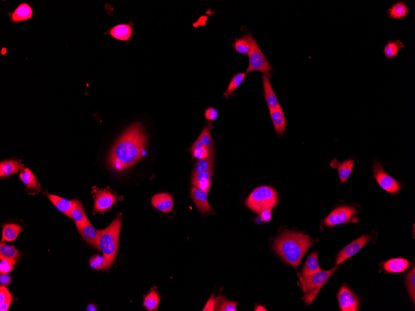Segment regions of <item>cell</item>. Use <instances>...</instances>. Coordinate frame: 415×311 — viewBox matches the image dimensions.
Segmentation results:
<instances>
[{"label": "cell", "instance_id": "6da1fadb", "mask_svg": "<svg viewBox=\"0 0 415 311\" xmlns=\"http://www.w3.org/2000/svg\"><path fill=\"white\" fill-rule=\"evenodd\" d=\"M148 144V135L143 126L134 123L116 140L109 154V167L122 172L132 167L143 157Z\"/></svg>", "mask_w": 415, "mask_h": 311}, {"label": "cell", "instance_id": "7a4b0ae2", "mask_svg": "<svg viewBox=\"0 0 415 311\" xmlns=\"http://www.w3.org/2000/svg\"><path fill=\"white\" fill-rule=\"evenodd\" d=\"M313 242L314 240L309 235L287 231L282 233L275 240L274 249L286 263L297 268Z\"/></svg>", "mask_w": 415, "mask_h": 311}, {"label": "cell", "instance_id": "3957f363", "mask_svg": "<svg viewBox=\"0 0 415 311\" xmlns=\"http://www.w3.org/2000/svg\"><path fill=\"white\" fill-rule=\"evenodd\" d=\"M122 220V214L118 213L110 225L100 232L99 249L104 257V270L111 267L117 255Z\"/></svg>", "mask_w": 415, "mask_h": 311}, {"label": "cell", "instance_id": "277c9868", "mask_svg": "<svg viewBox=\"0 0 415 311\" xmlns=\"http://www.w3.org/2000/svg\"><path fill=\"white\" fill-rule=\"evenodd\" d=\"M278 196L272 187L261 186L254 189L246 201L247 207L260 214L263 210L272 209L278 203Z\"/></svg>", "mask_w": 415, "mask_h": 311}, {"label": "cell", "instance_id": "5b68a950", "mask_svg": "<svg viewBox=\"0 0 415 311\" xmlns=\"http://www.w3.org/2000/svg\"><path fill=\"white\" fill-rule=\"evenodd\" d=\"M337 269V266H335L332 270L328 271L321 270L310 275H299L300 285L304 293V299L307 305H310L313 302L321 287L326 285Z\"/></svg>", "mask_w": 415, "mask_h": 311}, {"label": "cell", "instance_id": "8992f818", "mask_svg": "<svg viewBox=\"0 0 415 311\" xmlns=\"http://www.w3.org/2000/svg\"><path fill=\"white\" fill-rule=\"evenodd\" d=\"M250 42L251 50L249 53V65L245 73L249 74L252 72H260L262 74L270 77V72L273 70L266 57L263 54L256 40L251 34H248Z\"/></svg>", "mask_w": 415, "mask_h": 311}, {"label": "cell", "instance_id": "52a82bcc", "mask_svg": "<svg viewBox=\"0 0 415 311\" xmlns=\"http://www.w3.org/2000/svg\"><path fill=\"white\" fill-rule=\"evenodd\" d=\"M92 193L95 201L93 207L95 214L108 211L116 203L123 200L122 197H119L109 187L104 189L93 187Z\"/></svg>", "mask_w": 415, "mask_h": 311}, {"label": "cell", "instance_id": "ba28073f", "mask_svg": "<svg viewBox=\"0 0 415 311\" xmlns=\"http://www.w3.org/2000/svg\"><path fill=\"white\" fill-rule=\"evenodd\" d=\"M356 213V209L353 207H340L331 212L324 220L323 223L326 226L332 227L347 223H358Z\"/></svg>", "mask_w": 415, "mask_h": 311}, {"label": "cell", "instance_id": "9c48e42d", "mask_svg": "<svg viewBox=\"0 0 415 311\" xmlns=\"http://www.w3.org/2000/svg\"><path fill=\"white\" fill-rule=\"evenodd\" d=\"M372 168L374 178L382 189L391 194L399 192L401 189L399 183L390 175L387 174L381 163L375 161Z\"/></svg>", "mask_w": 415, "mask_h": 311}, {"label": "cell", "instance_id": "30bf717a", "mask_svg": "<svg viewBox=\"0 0 415 311\" xmlns=\"http://www.w3.org/2000/svg\"><path fill=\"white\" fill-rule=\"evenodd\" d=\"M370 239H371L370 236L365 235L354 240L350 244L347 245L337 255L336 265H339V264L344 262V261L358 253L366 244L370 241Z\"/></svg>", "mask_w": 415, "mask_h": 311}, {"label": "cell", "instance_id": "8fae6325", "mask_svg": "<svg viewBox=\"0 0 415 311\" xmlns=\"http://www.w3.org/2000/svg\"><path fill=\"white\" fill-rule=\"evenodd\" d=\"M340 308L343 311H356L358 310L359 301L355 294L347 288L346 286H342L338 293Z\"/></svg>", "mask_w": 415, "mask_h": 311}, {"label": "cell", "instance_id": "7c38bea8", "mask_svg": "<svg viewBox=\"0 0 415 311\" xmlns=\"http://www.w3.org/2000/svg\"><path fill=\"white\" fill-rule=\"evenodd\" d=\"M191 197L199 211L202 214H207L213 211L209 204L208 193L195 187L191 189Z\"/></svg>", "mask_w": 415, "mask_h": 311}, {"label": "cell", "instance_id": "4fadbf2b", "mask_svg": "<svg viewBox=\"0 0 415 311\" xmlns=\"http://www.w3.org/2000/svg\"><path fill=\"white\" fill-rule=\"evenodd\" d=\"M213 168L208 171L192 173V183L193 187L208 193L213 179Z\"/></svg>", "mask_w": 415, "mask_h": 311}, {"label": "cell", "instance_id": "5bb4252c", "mask_svg": "<svg viewBox=\"0 0 415 311\" xmlns=\"http://www.w3.org/2000/svg\"><path fill=\"white\" fill-rule=\"evenodd\" d=\"M78 229L79 233L88 244L99 249V240L101 231L93 228L89 221Z\"/></svg>", "mask_w": 415, "mask_h": 311}, {"label": "cell", "instance_id": "9a60e30c", "mask_svg": "<svg viewBox=\"0 0 415 311\" xmlns=\"http://www.w3.org/2000/svg\"><path fill=\"white\" fill-rule=\"evenodd\" d=\"M153 207L164 213L171 212L174 207L173 198L166 193H158L155 195L151 200Z\"/></svg>", "mask_w": 415, "mask_h": 311}, {"label": "cell", "instance_id": "2e32d148", "mask_svg": "<svg viewBox=\"0 0 415 311\" xmlns=\"http://www.w3.org/2000/svg\"><path fill=\"white\" fill-rule=\"evenodd\" d=\"M262 83L265 102L270 111H271L278 107L280 104L279 100L270 84V77L267 76L266 75L262 74Z\"/></svg>", "mask_w": 415, "mask_h": 311}, {"label": "cell", "instance_id": "e0dca14e", "mask_svg": "<svg viewBox=\"0 0 415 311\" xmlns=\"http://www.w3.org/2000/svg\"><path fill=\"white\" fill-rule=\"evenodd\" d=\"M354 160L349 159L344 162H339L337 159H334L331 162V167L337 169L339 173L340 180L342 183H345L349 179L353 171L354 167Z\"/></svg>", "mask_w": 415, "mask_h": 311}, {"label": "cell", "instance_id": "ac0fdd59", "mask_svg": "<svg viewBox=\"0 0 415 311\" xmlns=\"http://www.w3.org/2000/svg\"><path fill=\"white\" fill-rule=\"evenodd\" d=\"M270 113L277 134L283 135L286 131V123L285 114L281 105L279 104L277 108L270 111Z\"/></svg>", "mask_w": 415, "mask_h": 311}, {"label": "cell", "instance_id": "d6986e66", "mask_svg": "<svg viewBox=\"0 0 415 311\" xmlns=\"http://www.w3.org/2000/svg\"><path fill=\"white\" fill-rule=\"evenodd\" d=\"M20 179L32 195L40 192L41 185L36 177L28 168H25L20 175Z\"/></svg>", "mask_w": 415, "mask_h": 311}, {"label": "cell", "instance_id": "ffe728a7", "mask_svg": "<svg viewBox=\"0 0 415 311\" xmlns=\"http://www.w3.org/2000/svg\"><path fill=\"white\" fill-rule=\"evenodd\" d=\"M25 169L24 165L20 160H9L0 163V177H8Z\"/></svg>", "mask_w": 415, "mask_h": 311}, {"label": "cell", "instance_id": "44dd1931", "mask_svg": "<svg viewBox=\"0 0 415 311\" xmlns=\"http://www.w3.org/2000/svg\"><path fill=\"white\" fill-rule=\"evenodd\" d=\"M48 197L58 210L71 218V212L75 204V200H67L66 199L50 194L48 195Z\"/></svg>", "mask_w": 415, "mask_h": 311}, {"label": "cell", "instance_id": "7402d4cb", "mask_svg": "<svg viewBox=\"0 0 415 311\" xmlns=\"http://www.w3.org/2000/svg\"><path fill=\"white\" fill-rule=\"evenodd\" d=\"M33 15V11L31 6L27 3L21 4L11 15V21L12 23L22 22L29 20Z\"/></svg>", "mask_w": 415, "mask_h": 311}, {"label": "cell", "instance_id": "603a6c76", "mask_svg": "<svg viewBox=\"0 0 415 311\" xmlns=\"http://www.w3.org/2000/svg\"><path fill=\"white\" fill-rule=\"evenodd\" d=\"M71 218L75 222L78 228L84 225L88 221L83 205L79 201L75 200V204L71 212Z\"/></svg>", "mask_w": 415, "mask_h": 311}, {"label": "cell", "instance_id": "cb8c5ba5", "mask_svg": "<svg viewBox=\"0 0 415 311\" xmlns=\"http://www.w3.org/2000/svg\"><path fill=\"white\" fill-rule=\"evenodd\" d=\"M409 12V8L404 1H398L387 10V14L391 20H402L406 17Z\"/></svg>", "mask_w": 415, "mask_h": 311}, {"label": "cell", "instance_id": "d4e9b609", "mask_svg": "<svg viewBox=\"0 0 415 311\" xmlns=\"http://www.w3.org/2000/svg\"><path fill=\"white\" fill-rule=\"evenodd\" d=\"M109 33L116 39L127 41L130 38L132 33V27L130 25H119L111 28Z\"/></svg>", "mask_w": 415, "mask_h": 311}, {"label": "cell", "instance_id": "484cf974", "mask_svg": "<svg viewBox=\"0 0 415 311\" xmlns=\"http://www.w3.org/2000/svg\"><path fill=\"white\" fill-rule=\"evenodd\" d=\"M409 261L403 259H390L384 264V269L390 273H401L405 272L409 267Z\"/></svg>", "mask_w": 415, "mask_h": 311}, {"label": "cell", "instance_id": "4316f807", "mask_svg": "<svg viewBox=\"0 0 415 311\" xmlns=\"http://www.w3.org/2000/svg\"><path fill=\"white\" fill-rule=\"evenodd\" d=\"M321 270L319 266L318 256L317 252L310 254L300 275L304 276L314 274Z\"/></svg>", "mask_w": 415, "mask_h": 311}, {"label": "cell", "instance_id": "83f0119b", "mask_svg": "<svg viewBox=\"0 0 415 311\" xmlns=\"http://www.w3.org/2000/svg\"><path fill=\"white\" fill-rule=\"evenodd\" d=\"M214 149L212 150L210 154L206 158L200 159L195 163L192 173L202 172L208 171L213 168L214 164Z\"/></svg>", "mask_w": 415, "mask_h": 311}, {"label": "cell", "instance_id": "f1b7e54d", "mask_svg": "<svg viewBox=\"0 0 415 311\" xmlns=\"http://www.w3.org/2000/svg\"><path fill=\"white\" fill-rule=\"evenodd\" d=\"M160 296L156 287H152L148 295L144 298L143 305L146 310L149 311L158 310L159 305Z\"/></svg>", "mask_w": 415, "mask_h": 311}, {"label": "cell", "instance_id": "f546056e", "mask_svg": "<svg viewBox=\"0 0 415 311\" xmlns=\"http://www.w3.org/2000/svg\"><path fill=\"white\" fill-rule=\"evenodd\" d=\"M404 44L397 40V41H389L384 46V53L388 58H393L397 56L400 51L404 48Z\"/></svg>", "mask_w": 415, "mask_h": 311}, {"label": "cell", "instance_id": "4dcf8cb0", "mask_svg": "<svg viewBox=\"0 0 415 311\" xmlns=\"http://www.w3.org/2000/svg\"><path fill=\"white\" fill-rule=\"evenodd\" d=\"M22 231V228L20 226L15 224H5L3 228V238L2 240H6L8 242H12L18 237L19 234Z\"/></svg>", "mask_w": 415, "mask_h": 311}, {"label": "cell", "instance_id": "1f68e13d", "mask_svg": "<svg viewBox=\"0 0 415 311\" xmlns=\"http://www.w3.org/2000/svg\"><path fill=\"white\" fill-rule=\"evenodd\" d=\"M18 257V250L15 247L1 243L0 245V259H9L15 265Z\"/></svg>", "mask_w": 415, "mask_h": 311}, {"label": "cell", "instance_id": "d6a6232c", "mask_svg": "<svg viewBox=\"0 0 415 311\" xmlns=\"http://www.w3.org/2000/svg\"><path fill=\"white\" fill-rule=\"evenodd\" d=\"M214 148L208 149L202 144L200 140L197 139L192 145L190 149V153L192 154V157L197 158L198 160L207 157L211 153V151Z\"/></svg>", "mask_w": 415, "mask_h": 311}, {"label": "cell", "instance_id": "836d02e7", "mask_svg": "<svg viewBox=\"0 0 415 311\" xmlns=\"http://www.w3.org/2000/svg\"><path fill=\"white\" fill-rule=\"evenodd\" d=\"M246 77V73H239L234 75L232 80H231L228 87L226 89V92L224 93V97L229 98L233 96V93L239 86L243 82Z\"/></svg>", "mask_w": 415, "mask_h": 311}, {"label": "cell", "instance_id": "e575fe53", "mask_svg": "<svg viewBox=\"0 0 415 311\" xmlns=\"http://www.w3.org/2000/svg\"><path fill=\"white\" fill-rule=\"evenodd\" d=\"M215 310L218 311H236V306L238 303L226 299L222 296H218L216 299Z\"/></svg>", "mask_w": 415, "mask_h": 311}, {"label": "cell", "instance_id": "d590c367", "mask_svg": "<svg viewBox=\"0 0 415 311\" xmlns=\"http://www.w3.org/2000/svg\"><path fill=\"white\" fill-rule=\"evenodd\" d=\"M233 46L237 52L241 54H249L251 50V45L248 34L246 36L235 39Z\"/></svg>", "mask_w": 415, "mask_h": 311}, {"label": "cell", "instance_id": "8d00e7d4", "mask_svg": "<svg viewBox=\"0 0 415 311\" xmlns=\"http://www.w3.org/2000/svg\"><path fill=\"white\" fill-rule=\"evenodd\" d=\"M13 297L4 285L0 287V311H7L9 310Z\"/></svg>", "mask_w": 415, "mask_h": 311}, {"label": "cell", "instance_id": "74e56055", "mask_svg": "<svg viewBox=\"0 0 415 311\" xmlns=\"http://www.w3.org/2000/svg\"><path fill=\"white\" fill-rule=\"evenodd\" d=\"M213 126L211 122L209 123L202 130L201 134L198 137L205 147L208 149L214 148L213 139L211 136L210 131L213 130Z\"/></svg>", "mask_w": 415, "mask_h": 311}, {"label": "cell", "instance_id": "f35d334b", "mask_svg": "<svg viewBox=\"0 0 415 311\" xmlns=\"http://www.w3.org/2000/svg\"><path fill=\"white\" fill-rule=\"evenodd\" d=\"M408 289L413 302L415 299V266L410 271L406 278Z\"/></svg>", "mask_w": 415, "mask_h": 311}, {"label": "cell", "instance_id": "ab89813d", "mask_svg": "<svg viewBox=\"0 0 415 311\" xmlns=\"http://www.w3.org/2000/svg\"><path fill=\"white\" fill-rule=\"evenodd\" d=\"M90 265L91 267L94 268L96 270H100L102 268L104 269V256H100V255H96V256L92 257L90 259Z\"/></svg>", "mask_w": 415, "mask_h": 311}, {"label": "cell", "instance_id": "60d3db41", "mask_svg": "<svg viewBox=\"0 0 415 311\" xmlns=\"http://www.w3.org/2000/svg\"><path fill=\"white\" fill-rule=\"evenodd\" d=\"M14 264L7 259H1L0 262V273L1 275L8 274L12 270Z\"/></svg>", "mask_w": 415, "mask_h": 311}, {"label": "cell", "instance_id": "b9f144b4", "mask_svg": "<svg viewBox=\"0 0 415 311\" xmlns=\"http://www.w3.org/2000/svg\"><path fill=\"white\" fill-rule=\"evenodd\" d=\"M218 116V113L215 108L213 107H209L206 110L205 113V118L209 121L216 120Z\"/></svg>", "mask_w": 415, "mask_h": 311}, {"label": "cell", "instance_id": "7bdbcfd3", "mask_svg": "<svg viewBox=\"0 0 415 311\" xmlns=\"http://www.w3.org/2000/svg\"><path fill=\"white\" fill-rule=\"evenodd\" d=\"M216 305V299L214 298V294H212L210 297V298H209L208 301L206 306H205V308L203 309V311H214V310H215Z\"/></svg>", "mask_w": 415, "mask_h": 311}, {"label": "cell", "instance_id": "ee69618b", "mask_svg": "<svg viewBox=\"0 0 415 311\" xmlns=\"http://www.w3.org/2000/svg\"><path fill=\"white\" fill-rule=\"evenodd\" d=\"M271 209H266L263 210L261 212L260 217L261 219L263 222H269L272 219V212Z\"/></svg>", "mask_w": 415, "mask_h": 311}, {"label": "cell", "instance_id": "f6af8a7d", "mask_svg": "<svg viewBox=\"0 0 415 311\" xmlns=\"http://www.w3.org/2000/svg\"><path fill=\"white\" fill-rule=\"evenodd\" d=\"M11 278L7 274H3L0 277V282L2 285H9L11 283Z\"/></svg>", "mask_w": 415, "mask_h": 311}, {"label": "cell", "instance_id": "bcb514c9", "mask_svg": "<svg viewBox=\"0 0 415 311\" xmlns=\"http://www.w3.org/2000/svg\"><path fill=\"white\" fill-rule=\"evenodd\" d=\"M97 309L94 305H90L88 306L87 311H97Z\"/></svg>", "mask_w": 415, "mask_h": 311}, {"label": "cell", "instance_id": "7dc6e473", "mask_svg": "<svg viewBox=\"0 0 415 311\" xmlns=\"http://www.w3.org/2000/svg\"><path fill=\"white\" fill-rule=\"evenodd\" d=\"M256 311H266V310H265L264 308L262 307V306H259L257 309H256Z\"/></svg>", "mask_w": 415, "mask_h": 311}]
</instances>
